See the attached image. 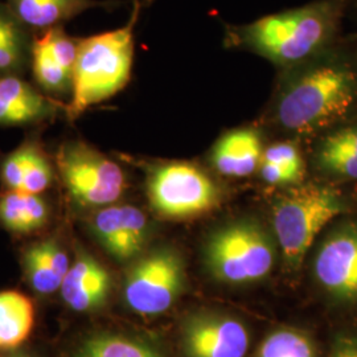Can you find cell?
<instances>
[{"mask_svg":"<svg viewBox=\"0 0 357 357\" xmlns=\"http://www.w3.org/2000/svg\"><path fill=\"white\" fill-rule=\"evenodd\" d=\"M356 102V65L328 50L278 73L270 118L283 131L305 137L335 125Z\"/></svg>","mask_w":357,"mask_h":357,"instance_id":"obj_1","label":"cell"},{"mask_svg":"<svg viewBox=\"0 0 357 357\" xmlns=\"http://www.w3.org/2000/svg\"><path fill=\"white\" fill-rule=\"evenodd\" d=\"M342 0H317L243 26H230L225 47L250 52L278 73L306 64L331 48L342 19Z\"/></svg>","mask_w":357,"mask_h":357,"instance_id":"obj_2","label":"cell"},{"mask_svg":"<svg viewBox=\"0 0 357 357\" xmlns=\"http://www.w3.org/2000/svg\"><path fill=\"white\" fill-rule=\"evenodd\" d=\"M139 0H134L132 11L125 26L113 31L79 38L70 102L65 113L70 121L91 106L110 100L128 86L135 53V28L141 17Z\"/></svg>","mask_w":357,"mask_h":357,"instance_id":"obj_3","label":"cell"},{"mask_svg":"<svg viewBox=\"0 0 357 357\" xmlns=\"http://www.w3.org/2000/svg\"><path fill=\"white\" fill-rule=\"evenodd\" d=\"M344 211L342 196L327 185H298L281 196L273 209V229L286 266L301 268L320 230Z\"/></svg>","mask_w":357,"mask_h":357,"instance_id":"obj_4","label":"cell"},{"mask_svg":"<svg viewBox=\"0 0 357 357\" xmlns=\"http://www.w3.org/2000/svg\"><path fill=\"white\" fill-rule=\"evenodd\" d=\"M274 246L253 221H236L217 229L205 245V262L220 281L243 284L264 280L274 266Z\"/></svg>","mask_w":357,"mask_h":357,"instance_id":"obj_5","label":"cell"},{"mask_svg":"<svg viewBox=\"0 0 357 357\" xmlns=\"http://www.w3.org/2000/svg\"><path fill=\"white\" fill-rule=\"evenodd\" d=\"M56 163L69 195L81 206H109L125 191L122 168L85 142L64 143Z\"/></svg>","mask_w":357,"mask_h":357,"instance_id":"obj_6","label":"cell"},{"mask_svg":"<svg viewBox=\"0 0 357 357\" xmlns=\"http://www.w3.org/2000/svg\"><path fill=\"white\" fill-rule=\"evenodd\" d=\"M153 209L168 218L204 215L220 203L215 181L202 168L187 162L153 166L147 181Z\"/></svg>","mask_w":357,"mask_h":357,"instance_id":"obj_7","label":"cell"},{"mask_svg":"<svg viewBox=\"0 0 357 357\" xmlns=\"http://www.w3.org/2000/svg\"><path fill=\"white\" fill-rule=\"evenodd\" d=\"M184 281L180 255L172 249H159L143 257L128 271L123 289L125 301L139 315H159L175 303Z\"/></svg>","mask_w":357,"mask_h":357,"instance_id":"obj_8","label":"cell"},{"mask_svg":"<svg viewBox=\"0 0 357 357\" xmlns=\"http://www.w3.org/2000/svg\"><path fill=\"white\" fill-rule=\"evenodd\" d=\"M249 344L248 328L229 315L200 312L183 326V345L188 357H245Z\"/></svg>","mask_w":357,"mask_h":357,"instance_id":"obj_9","label":"cell"},{"mask_svg":"<svg viewBox=\"0 0 357 357\" xmlns=\"http://www.w3.org/2000/svg\"><path fill=\"white\" fill-rule=\"evenodd\" d=\"M315 278L339 301H357V225L333 230L321 243L314 261Z\"/></svg>","mask_w":357,"mask_h":357,"instance_id":"obj_10","label":"cell"},{"mask_svg":"<svg viewBox=\"0 0 357 357\" xmlns=\"http://www.w3.org/2000/svg\"><path fill=\"white\" fill-rule=\"evenodd\" d=\"M91 227L106 252L118 261L141 255L149 237L147 218L131 205L105 206L93 218Z\"/></svg>","mask_w":357,"mask_h":357,"instance_id":"obj_11","label":"cell"},{"mask_svg":"<svg viewBox=\"0 0 357 357\" xmlns=\"http://www.w3.org/2000/svg\"><path fill=\"white\" fill-rule=\"evenodd\" d=\"M60 103L43 94L20 75L0 76V126L38 123L54 116Z\"/></svg>","mask_w":357,"mask_h":357,"instance_id":"obj_12","label":"cell"},{"mask_svg":"<svg viewBox=\"0 0 357 357\" xmlns=\"http://www.w3.org/2000/svg\"><path fill=\"white\" fill-rule=\"evenodd\" d=\"M112 281L107 270L89 255H78L60 287L66 306L77 312L96 311L106 303Z\"/></svg>","mask_w":357,"mask_h":357,"instance_id":"obj_13","label":"cell"},{"mask_svg":"<svg viewBox=\"0 0 357 357\" xmlns=\"http://www.w3.org/2000/svg\"><path fill=\"white\" fill-rule=\"evenodd\" d=\"M264 150L257 128H234L215 143L211 151V163L224 176L245 178L259 168Z\"/></svg>","mask_w":357,"mask_h":357,"instance_id":"obj_14","label":"cell"},{"mask_svg":"<svg viewBox=\"0 0 357 357\" xmlns=\"http://www.w3.org/2000/svg\"><path fill=\"white\" fill-rule=\"evenodd\" d=\"M8 10L26 26L47 31L97 7H109L100 0H7Z\"/></svg>","mask_w":357,"mask_h":357,"instance_id":"obj_15","label":"cell"},{"mask_svg":"<svg viewBox=\"0 0 357 357\" xmlns=\"http://www.w3.org/2000/svg\"><path fill=\"white\" fill-rule=\"evenodd\" d=\"M24 268L35 291L52 294L60 290L70 265L63 248L54 240H47L26 250Z\"/></svg>","mask_w":357,"mask_h":357,"instance_id":"obj_16","label":"cell"},{"mask_svg":"<svg viewBox=\"0 0 357 357\" xmlns=\"http://www.w3.org/2000/svg\"><path fill=\"white\" fill-rule=\"evenodd\" d=\"M314 162L327 175L357 180V125L327 134L317 146Z\"/></svg>","mask_w":357,"mask_h":357,"instance_id":"obj_17","label":"cell"},{"mask_svg":"<svg viewBox=\"0 0 357 357\" xmlns=\"http://www.w3.org/2000/svg\"><path fill=\"white\" fill-rule=\"evenodd\" d=\"M48 216V205L38 195L8 191L0 196V224L11 231L26 234L41 229Z\"/></svg>","mask_w":357,"mask_h":357,"instance_id":"obj_18","label":"cell"},{"mask_svg":"<svg viewBox=\"0 0 357 357\" xmlns=\"http://www.w3.org/2000/svg\"><path fill=\"white\" fill-rule=\"evenodd\" d=\"M35 324V308L26 295L17 291L0 293V349L23 344Z\"/></svg>","mask_w":357,"mask_h":357,"instance_id":"obj_19","label":"cell"},{"mask_svg":"<svg viewBox=\"0 0 357 357\" xmlns=\"http://www.w3.org/2000/svg\"><path fill=\"white\" fill-rule=\"evenodd\" d=\"M32 43L6 4H0V76L20 75L31 63Z\"/></svg>","mask_w":357,"mask_h":357,"instance_id":"obj_20","label":"cell"},{"mask_svg":"<svg viewBox=\"0 0 357 357\" xmlns=\"http://www.w3.org/2000/svg\"><path fill=\"white\" fill-rule=\"evenodd\" d=\"M31 66L33 78L40 89L54 96L66 93L72 94V77L52 59L51 54L43 47L38 38H35L32 43Z\"/></svg>","mask_w":357,"mask_h":357,"instance_id":"obj_21","label":"cell"},{"mask_svg":"<svg viewBox=\"0 0 357 357\" xmlns=\"http://www.w3.org/2000/svg\"><path fill=\"white\" fill-rule=\"evenodd\" d=\"M257 357H315V348L306 333L281 328L271 332L262 342Z\"/></svg>","mask_w":357,"mask_h":357,"instance_id":"obj_22","label":"cell"},{"mask_svg":"<svg viewBox=\"0 0 357 357\" xmlns=\"http://www.w3.org/2000/svg\"><path fill=\"white\" fill-rule=\"evenodd\" d=\"M78 357H159L150 347L118 335H101L90 339Z\"/></svg>","mask_w":357,"mask_h":357,"instance_id":"obj_23","label":"cell"},{"mask_svg":"<svg viewBox=\"0 0 357 357\" xmlns=\"http://www.w3.org/2000/svg\"><path fill=\"white\" fill-rule=\"evenodd\" d=\"M36 38L51 54L52 59L73 79V69L76 65L79 38L69 36L63 26L43 31Z\"/></svg>","mask_w":357,"mask_h":357,"instance_id":"obj_24","label":"cell"},{"mask_svg":"<svg viewBox=\"0 0 357 357\" xmlns=\"http://www.w3.org/2000/svg\"><path fill=\"white\" fill-rule=\"evenodd\" d=\"M53 169L47 155L36 142H26V172L22 191L40 195L51 185Z\"/></svg>","mask_w":357,"mask_h":357,"instance_id":"obj_25","label":"cell"},{"mask_svg":"<svg viewBox=\"0 0 357 357\" xmlns=\"http://www.w3.org/2000/svg\"><path fill=\"white\" fill-rule=\"evenodd\" d=\"M262 162L287 168L298 175L305 176L303 155L293 142H278L270 144L264 150Z\"/></svg>","mask_w":357,"mask_h":357,"instance_id":"obj_26","label":"cell"},{"mask_svg":"<svg viewBox=\"0 0 357 357\" xmlns=\"http://www.w3.org/2000/svg\"><path fill=\"white\" fill-rule=\"evenodd\" d=\"M26 163V143L8 153L0 166V178L8 191H22Z\"/></svg>","mask_w":357,"mask_h":357,"instance_id":"obj_27","label":"cell"},{"mask_svg":"<svg viewBox=\"0 0 357 357\" xmlns=\"http://www.w3.org/2000/svg\"><path fill=\"white\" fill-rule=\"evenodd\" d=\"M259 174L262 178L273 185H289V184H299L305 176L298 175L293 171L283 168V167L261 162L259 165Z\"/></svg>","mask_w":357,"mask_h":357,"instance_id":"obj_28","label":"cell"},{"mask_svg":"<svg viewBox=\"0 0 357 357\" xmlns=\"http://www.w3.org/2000/svg\"><path fill=\"white\" fill-rule=\"evenodd\" d=\"M328 357H357V339L340 336L336 339Z\"/></svg>","mask_w":357,"mask_h":357,"instance_id":"obj_29","label":"cell"},{"mask_svg":"<svg viewBox=\"0 0 357 357\" xmlns=\"http://www.w3.org/2000/svg\"><path fill=\"white\" fill-rule=\"evenodd\" d=\"M139 1H141L142 6L144 7V6H149V4H150L153 0H139Z\"/></svg>","mask_w":357,"mask_h":357,"instance_id":"obj_30","label":"cell"},{"mask_svg":"<svg viewBox=\"0 0 357 357\" xmlns=\"http://www.w3.org/2000/svg\"><path fill=\"white\" fill-rule=\"evenodd\" d=\"M10 357H31L28 356V355H23V354H17V355H13V356Z\"/></svg>","mask_w":357,"mask_h":357,"instance_id":"obj_31","label":"cell"}]
</instances>
